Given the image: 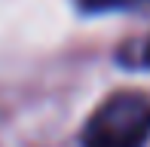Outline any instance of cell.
<instances>
[{
  "instance_id": "cell-1",
  "label": "cell",
  "mask_w": 150,
  "mask_h": 147,
  "mask_svg": "<svg viewBox=\"0 0 150 147\" xmlns=\"http://www.w3.org/2000/svg\"><path fill=\"white\" fill-rule=\"evenodd\" d=\"M150 138V98L117 92L89 117L83 147H144Z\"/></svg>"
},
{
  "instance_id": "cell-2",
  "label": "cell",
  "mask_w": 150,
  "mask_h": 147,
  "mask_svg": "<svg viewBox=\"0 0 150 147\" xmlns=\"http://www.w3.org/2000/svg\"><path fill=\"white\" fill-rule=\"evenodd\" d=\"M86 12H117V9H135L150 0H77Z\"/></svg>"
},
{
  "instance_id": "cell-3",
  "label": "cell",
  "mask_w": 150,
  "mask_h": 147,
  "mask_svg": "<svg viewBox=\"0 0 150 147\" xmlns=\"http://www.w3.org/2000/svg\"><path fill=\"white\" fill-rule=\"evenodd\" d=\"M138 64H144V68H150V40L144 46H141V55H138Z\"/></svg>"
}]
</instances>
